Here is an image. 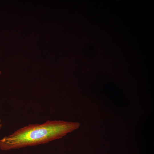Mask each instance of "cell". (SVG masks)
I'll return each instance as SVG.
<instances>
[{"label": "cell", "mask_w": 154, "mask_h": 154, "mask_svg": "<svg viewBox=\"0 0 154 154\" xmlns=\"http://www.w3.org/2000/svg\"><path fill=\"white\" fill-rule=\"evenodd\" d=\"M1 73V72L0 71V74Z\"/></svg>", "instance_id": "obj_3"}, {"label": "cell", "mask_w": 154, "mask_h": 154, "mask_svg": "<svg viewBox=\"0 0 154 154\" xmlns=\"http://www.w3.org/2000/svg\"><path fill=\"white\" fill-rule=\"evenodd\" d=\"M1 120H0V130L2 126V125L1 124Z\"/></svg>", "instance_id": "obj_2"}, {"label": "cell", "mask_w": 154, "mask_h": 154, "mask_svg": "<svg viewBox=\"0 0 154 154\" xmlns=\"http://www.w3.org/2000/svg\"><path fill=\"white\" fill-rule=\"evenodd\" d=\"M80 126L78 122L61 120L29 124L0 139V148L6 151L47 143L62 138Z\"/></svg>", "instance_id": "obj_1"}]
</instances>
